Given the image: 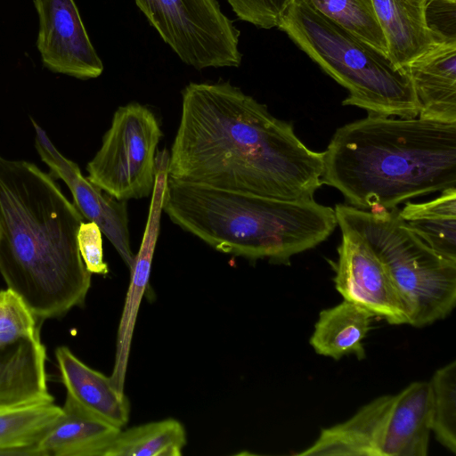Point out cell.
<instances>
[{
    "instance_id": "20",
    "label": "cell",
    "mask_w": 456,
    "mask_h": 456,
    "mask_svg": "<svg viewBox=\"0 0 456 456\" xmlns=\"http://www.w3.org/2000/svg\"><path fill=\"white\" fill-rule=\"evenodd\" d=\"M398 215L433 250L456 262V188L426 202L407 201Z\"/></svg>"
},
{
    "instance_id": "27",
    "label": "cell",
    "mask_w": 456,
    "mask_h": 456,
    "mask_svg": "<svg viewBox=\"0 0 456 456\" xmlns=\"http://www.w3.org/2000/svg\"><path fill=\"white\" fill-rule=\"evenodd\" d=\"M102 234L100 227L95 223L82 222L77 232V244L87 271L106 275L109 273V267L103 259Z\"/></svg>"
},
{
    "instance_id": "19",
    "label": "cell",
    "mask_w": 456,
    "mask_h": 456,
    "mask_svg": "<svg viewBox=\"0 0 456 456\" xmlns=\"http://www.w3.org/2000/svg\"><path fill=\"white\" fill-rule=\"evenodd\" d=\"M373 318L365 308L344 299L320 312L309 343L318 354L334 360L350 354L363 359V340Z\"/></svg>"
},
{
    "instance_id": "3",
    "label": "cell",
    "mask_w": 456,
    "mask_h": 456,
    "mask_svg": "<svg viewBox=\"0 0 456 456\" xmlns=\"http://www.w3.org/2000/svg\"><path fill=\"white\" fill-rule=\"evenodd\" d=\"M323 154L322 184L356 208L456 188V123L368 114L338 127Z\"/></svg>"
},
{
    "instance_id": "4",
    "label": "cell",
    "mask_w": 456,
    "mask_h": 456,
    "mask_svg": "<svg viewBox=\"0 0 456 456\" xmlns=\"http://www.w3.org/2000/svg\"><path fill=\"white\" fill-rule=\"evenodd\" d=\"M163 211L217 251L281 265L324 241L338 225L334 208L314 198L282 200L168 177Z\"/></svg>"
},
{
    "instance_id": "21",
    "label": "cell",
    "mask_w": 456,
    "mask_h": 456,
    "mask_svg": "<svg viewBox=\"0 0 456 456\" xmlns=\"http://www.w3.org/2000/svg\"><path fill=\"white\" fill-rule=\"evenodd\" d=\"M61 413L53 402L0 411V455L37 456V443Z\"/></svg>"
},
{
    "instance_id": "23",
    "label": "cell",
    "mask_w": 456,
    "mask_h": 456,
    "mask_svg": "<svg viewBox=\"0 0 456 456\" xmlns=\"http://www.w3.org/2000/svg\"><path fill=\"white\" fill-rule=\"evenodd\" d=\"M430 393V429L436 441L456 453V362L435 371L428 381Z\"/></svg>"
},
{
    "instance_id": "25",
    "label": "cell",
    "mask_w": 456,
    "mask_h": 456,
    "mask_svg": "<svg viewBox=\"0 0 456 456\" xmlns=\"http://www.w3.org/2000/svg\"><path fill=\"white\" fill-rule=\"evenodd\" d=\"M40 325L17 293L9 288L0 289V346L39 338Z\"/></svg>"
},
{
    "instance_id": "10",
    "label": "cell",
    "mask_w": 456,
    "mask_h": 456,
    "mask_svg": "<svg viewBox=\"0 0 456 456\" xmlns=\"http://www.w3.org/2000/svg\"><path fill=\"white\" fill-rule=\"evenodd\" d=\"M338 254L334 282L345 300L389 324H409L407 309L388 273L361 239L342 233Z\"/></svg>"
},
{
    "instance_id": "12",
    "label": "cell",
    "mask_w": 456,
    "mask_h": 456,
    "mask_svg": "<svg viewBox=\"0 0 456 456\" xmlns=\"http://www.w3.org/2000/svg\"><path fill=\"white\" fill-rule=\"evenodd\" d=\"M35 146L51 174L61 179L73 196L76 208L88 221L95 223L111 242L130 270L134 256L130 246L126 203L118 200L83 176L78 166L65 158L45 131L34 120Z\"/></svg>"
},
{
    "instance_id": "14",
    "label": "cell",
    "mask_w": 456,
    "mask_h": 456,
    "mask_svg": "<svg viewBox=\"0 0 456 456\" xmlns=\"http://www.w3.org/2000/svg\"><path fill=\"white\" fill-rule=\"evenodd\" d=\"M55 358L66 396L101 421L120 429L127 424L129 401L110 377L87 366L67 346L57 347Z\"/></svg>"
},
{
    "instance_id": "11",
    "label": "cell",
    "mask_w": 456,
    "mask_h": 456,
    "mask_svg": "<svg viewBox=\"0 0 456 456\" xmlns=\"http://www.w3.org/2000/svg\"><path fill=\"white\" fill-rule=\"evenodd\" d=\"M38 14L37 46L50 70L79 79L99 77L103 64L74 0H34Z\"/></svg>"
},
{
    "instance_id": "22",
    "label": "cell",
    "mask_w": 456,
    "mask_h": 456,
    "mask_svg": "<svg viewBox=\"0 0 456 456\" xmlns=\"http://www.w3.org/2000/svg\"><path fill=\"white\" fill-rule=\"evenodd\" d=\"M186 442L183 424L166 419L120 429L103 456H181Z\"/></svg>"
},
{
    "instance_id": "26",
    "label": "cell",
    "mask_w": 456,
    "mask_h": 456,
    "mask_svg": "<svg viewBox=\"0 0 456 456\" xmlns=\"http://www.w3.org/2000/svg\"><path fill=\"white\" fill-rule=\"evenodd\" d=\"M241 20L262 28H278L296 0H227Z\"/></svg>"
},
{
    "instance_id": "6",
    "label": "cell",
    "mask_w": 456,
    "mask_h": 456,
    "mask_svg": "<svg viewBox=\"0 0 456 456\" xmlns=\"http://www.w3.org/2000/svg\"><path fill=\"white\" fill-rule=\"evenodd\" d=\"M342 233L361 239L388 273L409 314L422 328L446 318L456 305V262L428 246L402 221L398 209L364 210L338 204Z\"/></svg>"
},
{
    "instance_id": "5",
    "label": "cell",
    "mask_w": 456,
    "mask_h": 456,
    "mask_svg": "<svg viewBox=\"0 0 456 456\" xmlns=\"http://www.w3.org/2000/svg\"><path fill=\"white\" fill-rule=\"evenodd\" d=\"M278 28L349 92L343 105L356 106L375 116H419V105L407 70L324 16L307 0H296Z\"/></svg>"
},
{
    "instance_id": "9",
    "label": "cell",
    "mask_w": 456,
    "mask_h": 456,
    "mask_svg": "<svg viewBox=\"0 0 456 456\" xmlns=\"http://www.w3.org/2000/svg\"><path fill=\"white\" fill-rule=\"evenodd\" d=\"M134 1L185 64L198 70L240 65V32L216 0Z\"/></svg>"
},
{
    "instance_id": "8",
    "label": "cell",
    "mask_w": 456,
    "mask_h": 456,
    "mask_svg": "<svg viewBox=\"0 0 456 456\" xmlns=\"http://www.w3.org/2000/svg\"><path fill=\"white\" fill-rule=\"evenodd\" d=\"M161 137L159 122L149 108L137 102L120 106L86 166L87 179L118 200L149 197Z\"/></svg>"
},
{
    "instance_id": "24",
    "label": "cell",
    "mask_w": 456,
    "mask_h": 456,
    "mask_svg": "<svg viewBox=\"0 0 456 456\" xmlns=\"http://www.w3.org/2000/svg\"><path fill=\"white\" fill-rule=\"evenodd\" d=\"M307 1L324 16L387 55L372 0Z\"/></svg>"
},
{
    "instance_id": "7",
    "label": "cell",
    "mask_w": 456,
    "mask_h": 456,
    "mask_svg": "<svg viewBox=\"0 0 456 456\" xmlns=\"http://www.w3.org/2000/svg\"><path fill=\"white\" fill-rule=\"evenodd\" d=\"M428 381L379 396L348 419L322 429L298 455L426 456L430 437Z\"/></svg>"
},
{
    "instance_id": "1",
    "label": "cell",
    "mask_w": 456,
    "mask_h": 456,
    "mask_svg": "<svg viewBox=\"0 0 456 456\" xmlns=\"http://www.w3.org/2000/svg\"><path fill=\"white\" fill-rule=\"evenodd\" d=\"M323 152L293 126L229 82L190 83L169 152L167 177L282 200L314 198Z\"/></svg>"
},
{
    "instance_id": "15",
    "label": "cell",
    "mask_w": 456,
    "mask_h": 456,
    "mask_svg": "<svg viewBox=\"0 0 456 456\" xmlns=\"http://www.w3.org/2000/svg\"><path fill=\"white\" fill-rule=\"evenodd\" d=\"M387 55L399 68L426 54L444 40L428 25V0H372Z\"/></svg>"
},
{
    "instance_id": "16",
    "label": "cell",
    "mask_w": 456,
    "mask_h": 456,
    "mask_svg": "<svg viewBox=\"0 0 456 456\" xmlns=\"http://www.w3.org/2000/svg\"><path fill=\"white\" fill-rule=\"evenodd\" d=\"M39 338L0 346V411L53 403Z\"/></svg>"
},
{
    "instance_id": "2",
    "label": "cell",
    "mask_w": 456,
    "mask_h": 456,
    "mask_svg": "<svg viewBox=\"0 0 456 456\" xmlns=\"http://www.w3.org/2000/svg\"><path fill=\"white\" fill-rule=\"evenodd\" d=\"M82 222L52 175L0 154V273L40 322L85 304L92 273L78 249Z\"/></svg>"
},
{
    "instance_id": "17",
    "label": "cell",
    "mask_w": 456,
    "mask_h": 456,
    "mask_svg": "<svg viewBox=\"0 0 456 456\" xmlns=\"http://www.w3.org/2000/svg\"><path fill=\"white\" fill-rule=\"evenodd\" d=\"M421 118L456 123V40L441 43L404 68Z\"/></svg>"
},
{
    "instance_id": "13",
    "label": "cell",
    "mask_w": 456,
    "mask_h": 456,
    "mask_svg": "<svg viewBox=\"0 0 456 456\" xmlns=\"http://www.w3.org/2000/svg\"><path fill=\"white\" fill-rule=\"evenodd\" d=\"M169 152L164 149L156 156V177L151 192L148 219L138 253L130 268V283L118 329L115 361L110 380L124 392L134 325L142 299L149 285L153 255L158 240L163 201L167 181Z\"/></svg>"
},
{
    "instance_id": "18",
    "label": "cell",
    "mask_w": 456,
    "mask_h": 456,
    "mask_svg": "<svg viewBox=\"0 0 456 456\" xmlns=\"http://www.w3.org/2000/svg\"><path fill=\"white\" fill-rule=\"evenodd\" d=\"M120 431L66 396L61 413L37 443L41 456H103Z\"/></svg>"
}]
</instances>
